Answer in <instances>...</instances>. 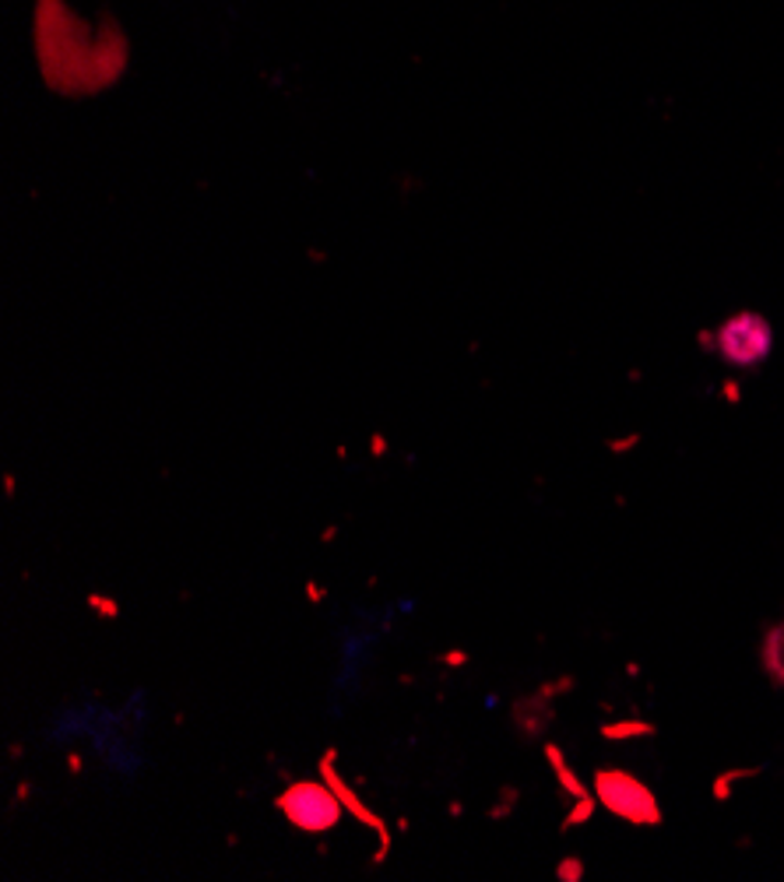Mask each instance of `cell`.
<instances>
[{
  "mask_svg": "<svg viewBox=\"0 0 784 882\" xmlns=\"http://www.w3.org/2000/svg\"><path fill=\"white\" fill-rule=\"evenodd\" d=\"M703 345L728 370H757L774 352V327L763 313L739 310L728 321H721L714 335H703Z\"/></svg>",
  "mask_w": 784,
  "mask_h": 882,
  "instance_id": "cell-1",
  "label": "cell"
},
{
  "mask_svg": "<svg viewBox=\"0 0 784 882\" xmlns=\"http://www.w3.org/2000/svg\"><path fill=\"white\" fill-rule=\"evenodd\" d=\"M591 792H594V798H599V806L605 812H613L616 819H623V823H630V826H662L665 812H662V806H658L654 792L640 777L626 774V770H619V766L594 770Z\"/></svg>",
  "mask_w": 784,
  "mask_h": 882,
  "instance_id": "cell-2",
  "label": "cell"
},
{
  "mask_svg": "<svg viewBox=\"0 0 784 882\" xmlns=\"http://www.w3.org/2000/svg\"><path fill=\"white\" fill-rule=\"evenodd\" d=\"M278 812L303 833H327L341 823L345 806L327 781H300L278 795Z\"/></svg>",
  "mask_w": 784,
  "mask_h": 882,
  "instance_id": "cell-3",
  "label": "cell"
},
{
  "mask_svg": "<svg viewBox=\"0 0 784 882\" xmlns=\"http://www.w3.org/2000/svg\"><path fill=\"white\" fill-rule=\"evenodd\" d=\"M321 770H324V781H327V784H331V787H335V792H338V798H341V806H345V809H349L352 815H359V823H363V826H370V830L376 833V837H381V841L387 844V841H390V833H387V823H381V815H376L373 809H366V806H363V801H359V798L352 795V787H349V784H345V781L338 777V770H335V756H331V752H327V756H324V763H321Z\"/></svg>",
  "mask_w": 784,
  "mask_h": 882,
  "instance_id": "cell-4",
  "label": "cell"
},
{
  "mask_svg": "<svg viewBox=\"0 0 784 882\" xmlns=\"http://www.w3.org/2000/svg\"><path fill=\"white\" fill-rule=\"evenodd\" d=\"M760 665L767 679L784 689V619L767 626V633L760 637Z\"/></svg>",
  "mask_w": 784,
  "mask_h": 882,
  "instance_id": "cell-5",
  "label": "cell"
},
{
  "mask_svg": "<svg viewBox=\"0 0 784 882\" xmlns=\"http://www.w3.org/2000/svg\"><path fill=\"white\" fill-rule=\"evenodd\" d=\"M545 760H548V766H553V774H556L559 787H563V792H567L570 798H591V795H594L591 787L570 770L567 756H563V749H559L556 742H545Z\"/></svg>",
  "mask_w": 784,
  "mask_h": 882,
  "instance_id": "cell-6",
  "label": "cell"
},
{
  "mask_svg": "<svg viewBox=\"0 0 784 882\" xmlns=\"http://www.w3.org/2000/svg\"><path fill=\"white\" fill-rule=\"evenodd\" d=\"M634 735H654V724H644V721L605 724V738H634Z\"/></svg>",
  "mask_w": 784,
  "mask_h": 882,
  "instance_id": "cell-7",
  "label": "cell"
},
{
  "mask_svg": "<svg viewBox=\"0 0 784 882\" xmlns=\"http://www.w3.org/2000/svg\"><path fill=\"white\" fill-rule=\"evenodd\" d=\"M556 875H559V879H567V882L584 879V861H580V858H567V861H559V865H556Z\"/></svg>",
  "mask_w": 784,
  "mask_h": 882,
  "instance_id": "cell-8",
  "label": "cell"
}]
</instances>
